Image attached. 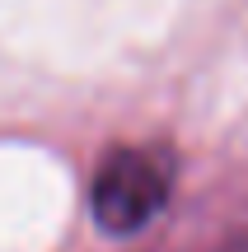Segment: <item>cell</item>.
Listing matches in <instances>:
<instances>
[{"label": "cell", "mask_w": 248, "mask_h": 252, "mask_svg": "<svg viewBox=\"0 0 248 252\" xmlns=\"http://www.w3.org/2000/svg\"><path fill=\"white\" fill-rule=\"evenodd\" d=\"M174 173L155 150H112L94 173V220L103 234H141L164 210Z\"/></svg>", "instance_id": "1"}]
</instances>
